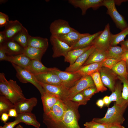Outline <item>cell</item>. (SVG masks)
Returning a JSON list of instances; mask_svg holds the SVG:
<instances>
[{"label":"cell","mask_w":128,"mask_h":128,"mask_svg":"<svg viewBox=\"0 0 128 128\" xmlns=\"http://www.w3.org/2000/svg\"><path fill=\"white\" fill-rule=\"evenodd\" d=\"M65 101L66 108L62 119L57 122H43L47 128H81L78 123L80 116L78 108L80 105L70 100Z\"/></svg>","instance_id":"obj_1"},{"label":"cell","mask_w":128,"mask_h":128,"mask_svg":"<svg viewBox=\"0 0 128 128\" xmlns=\"http://www.w3.org/2000/svg\"><path fill=\"white\" fill-rule=\"evenodd\" d=\"M0 94L14 105L26 98L16 82L12 79L8 80L3 73H0Z\"/></svg>","instance_id":"obj_2"},{"label":"cell","mask_w":128,"mask_h":128,"mask_svg":"<svg viewBox=\"0 0 128 128\" xmlns=\"http://www.w3.org/2000/svg\"><path fill=\"white\" fill-rule=\"evenodd\" d=\"M127 107L121 106L115 103L112 107L108 109L104 117L94 118L92 120L97 123L107 124H114L121 125L125 120L123 114Z\"/></svg>","instance_id":"obj_3"},{"label":"cell","mask_w":128,"mask_h":128,"mask_svg":"<svg viewBox=\"0 0 128 128\" xmlns=\"http://www.w3.org/2000/svg\"><path fill=\"white\" fill-rule=\"evenodd\" d=\"M11 64L16 71V76L21 82L23 83H30L36 87L41 95L43 93L45 90L37 80L33 73L27 69L14 64Z\"/></svg>","instance_id":"obj_4"},{"label":"cell","mask_w":128,"mask_h":128,"mask_svg":"<svg viewBox=\"0 0 128 128\" xmlns=\"http://www.w3.org/2000/svg\"><path fill=\"white\" fill-rule=\"evenodd\" d=\"M103 5L107 8V14L110 16L117 28L122 31L128 27L123 17L117 10L114 0H104Z\"/></svg>","instance_id":"obj_5"},{"label":"cell","mask_w":128,"mask_h":128,"mask_svg":"<svg viewBox=\"0 0 128 128\" xmlns=\"http://www.w3.org/2000/svg\"><path fill=\"white\" fill-rule=\"evenodd\" d=\"M66 108L65 101L59 99L47 114L44 113L43 122H57L62 119Z\"/></svg>","instance_id":"obj_6"},{"label":"cell","mask_w":128,"mask_h":128,"mask_svg":"<svg viewBox=\"0 0 128 128\" xmlns=\"http://www.w3.org/2000/svg\"><path fill=\"white\" fill-rule=\"evenodd\" d=\"M49 70L56 74L61 80L63 86L68 89L73 86L82 77L74 72L62 71L55 67L49 68Z\"/></svg>","instance_id":"obj_7"},{"label":"cell","mask_w":128,"mask_h":128,"mask_svg":"<svg viewBox=\"0 0 128 128\" xmlns=\"http://www.w3.org/2000/svg\"><path fill=\"white\" fill-rule=\"evenodd\" d=\"M95 86L90 75L83 76L68 90L66 100H70L75 95L86 88Z\"/></svg>","instance_id":"obj_8"},{"label":"cell","mask_w":128,"mask_h":128,"mask_svg":"<svg viewBox=\"0 0 128 128\" xmlns=\"http://www.w3.org/2000/svg\"><path fill=\"white\" fill-rule=\"evenodd\" d=\"M111 34L110 25L108 23L102 33L93 41L91 45L96 48L106 51L110 46Z\"/></svg>","instance_id":"obj_9"},{"label":"cell","mask_w":128,"mask_h":128,"mask_svg":"<svg viewBox=\"0 0 128 128\" xmlns=\"http://www.w3.org/2000/svg\"><path fill=\"white\" fill-rule=\"evenodd\" d=\"M49 29L51 36L54 37L66 34L75 30L70 26L68 22L60 19L52 22Z\"/></svg>","instance_id":"obj_10"},{"label":"cell","mask_w":128,"mask_h":128,"mask_svg":"<svg viewBox=\"0 0 128 128\" xmlns=\"http://www.w3.org/2000/svg\"><path fill=\"white\" fill-rule=\"evenodd\" d=\"M50 40L52 46L53 53L52 57L53 58L61 56L64 57L71 50V47L56 37L51 36Z\"/></svg>","instance_id":"obj_11"},{"label":"cell","mask_w":128,"mask_h":128,"mask_svg":"<svg viewBox=\"0 0 128 128\" xmlns=\"http://www.w3.org/2000/svg\"><path fill=\"white\" fill-rule=\"evenodd\" d=\"M101 78L104 85L112 92L115 90V82L118 75L111 69L102 67L99 71Z\"/></svg>","instance_id":"obj_12"},{"label":"cell","mask_w":128,"mask_h":128,"mask_svg":"<svg viewBox=\"0 0 128 128\" xmlns=\"http://www.w3.org/2000/svg\"><path fill=\"white\" fill-rule=\"evenodd\" d=\"M103 0H69V3L76 8H79L82 10V14L85 15L87 10L92 8L96 10L103 6Z\"/></svg>","instance_id":"obj_13"},{"label":"cell","mask_w":128,"mask_h":128,"mask_svg":"<svg viewBox=\"0 0 128 128\" xmlns=\"http://www.w3.org/2000/svg\"><path fill=\"white\" fill-rule=\"evenodd\" d=\"M33 74L39 82L49 85L63 86L58 75L50 70Z\"/></svg>","instance_id":"obj_14"},{"label":"cell","mask_w":128,"mask_h":128,"mask_svg":"<svg viewBox=\"0 0 128 128\" xmlns=\"http://www.w3.org/2000/svg\"><path fill=\"white\" fill-rule=\"evenodd\" d=\"M90 34L88 33H81L75 30L66 34L55 37L72 47L81 38Z\"/></svg>","instance_id":"obj_15"},{"label":"cell","mask_w":128,"mask_h":128,"mask_svg":"<svg viewBox=\"0 0 128 128\" xmlns=\"http://www.w3.org/2000/svg\"><path fill=\"white\" fill-rule=\"evenodd\" d=\"M37 103V99L35 97L26 98L24 100L14 105L15 108L18 114L23 113H32L33 108Z\"/></svg>","instance_id":"obj_16"},{"label":"cell","mask_w":128,"mask_h":128,"mask_svg":"<svg viewBox=\"0 0 128 128\" xmlns=\"http://www.w3.org/2000/svg\"><path fill=\"white\" fill-rule=\"evenodd\" d=\"M3 31L6 41L12 39L14 36L22 29L24 26L18 20H10L5 27Z\"/></svg>","instance_id":"obj_17"},{"label":"cell","mask_w":128,"mask_h":128,"mask_svg":"<svg viewBox=\"0 0 128 128\" xmlns=\"http://www.w3.org/2000/svg\"><path fill=\"white\" fill-rule=\"evenodd\" d=\"M44 113L48 114L60 98L58 96L50 93L46 91L41 95Z\"/></svg>","instance_id":"obj_18"},{"label":"cell","mask_w":128,"mask_h":128,"mask_svg":"<svg viewBox=\"0 0 128 128\" xmlns=\"http://www.w3.org/2000/svg\"><path fill=\"white\" fill-rule=\"evenodd\" d=\"M39 83L46 91L58 96L63 100H66L68 89L63 86L51 85Z\"/></svg>","instance_id":"obj_19"},{"label":"cell","mask_w":128,"mask_h":128,"mask_svg":"<svg viewBox=\"0 0 128 128\" xmlns=\"http://www.w3.org/2000/svg\"><path fill=\"white\" fill-rule=\"evenodd\" d=\"M95 49V47L93 45H92L89 49L80 56L73 64L69 65V67H67L65 71L74 72L77 71L83 66L90 55Z\"/></svg>","instance_id":"obj_20"},{"label":"cell","mask_w":128,"mask_h":128,"mask_svg":"<svg viewBox=\"0 0 128 128\" xmlns=\"http://www.w3.org/2000/svg\"><path fill=\"white\" fill-rule=\"evenodd\" d=\"M2 45L5 48L8 55H16L24 53V48L12 39L6 40Z\"/></svg>","instance_id":"obj_21"},{"label":"cell","mask_w":128,"mask_h":128,"mask_svg":"<svg viewBox=\"0 0 128 128\" xmlns=\"http://www.w3.org/2000/svg\"><path fill=\"white\" fill-rule=\"evenodd\" d=\"M102 62L90 64L81 66L74 72L82 76L90 75L96 72L99 71L102 67Z\"/></svg>","instance_id":"obj_22"},{"label":"cell","mask_w":128,"mask_h":128,"mask_svg":"<svg viewBox=\"0 0 128 128\" xmlns=\"http://www.w3.org/2000/svg\"><path fill=\"white\" fill-rule=\"evenodd\" d=\"M15 119L19 120L20 123L32 125L36 128H39L40 126V124L37 120L35 115L32 113L18 114L17 116Z\"/></svg>","instance_id":"obj_23"},{"label":"cell","mask_w":128,"mask_h":128,"mask_svg":"<svg viewBox=\"0 0 128 128\" xmlns=\"http://www.w3.org/2000/svg\"><path fill=\"white\" fill-rule=\"evenodd\" d=\"M49 46L47 38L30 36L28 41L27 46L33 47L46 51Z\"/></svg>","instance_id":"obj_24"},{"label":"cell","mask_w":128,"mask_h":128,"mask_svg":"<svg viewBox=\"0 0 128 128\" xmlns=\"http://www.w3.org/2000/svg\"><path fill=\"white\" fill-rule=\"evenodd\" d=\"M7 61L27 69L31 60L24 53L14 55H8Z\"/></svg>","instance_id":"obj_25"},{"label":"cell","mask_w":128,"mask_h":128,"mask_svg":"<svg viewBox=\"0 0 128 128\" xmlns=\"http://www.w3.org/2000/svg\"><path fill=\"white\" fill-rule=\"evenodd\" d=\"M106 58L105 51L95 48L82 66L93 63L101 62Z\"/></svg>","instance_id":"obj_26"},{"label":"cell","mask_w":128,"mask_h":128,"mask_svg":"<svg viewBox=\"0 0 128 128\" xmlns=\"http://www.w3.org/2000/svg\"><path fill=\"white\" fill-rule=\"evenodd\" d=\"M99 31L92 34L84 37L81 38L74 46L71 47V50L84 48L91 45L93 41L102 32Z\"/></svg>","instance_id":"obj_27"},{"label":"cell","mask_w":128,"mask_h":128,"mask_svg":"<svg viewBox=\"0 0 128 128\" xmlns=\"http://www.w3.org/2000/svg\"><path fill=\"white\" fill-rule=\"evenodd\" d=\"M92 46L83 48L71 50L68 52L66 56L64 57V61L69 63L70 65L72 64L80 56L89 49Z\"/></svg>","instance_id":"obj_28"},{"label":"cell","mask_w":128,"mask_h":128,"mask_svg":"<svg viewBox=\"0 0 128 128\" xmlns=\"http://www.w3.org/2000/svg\"><path fill=\"white\" fill-rule=\"evenodd\" d=\"M46 51L42 50L27 46L24 48L23 53L31 60H36L41 61L42 57Z\"/></svg>","instance_id":"obj_29"},{"label":"cell","mask_w":128,"mask_h":128,"mask_svg":"<svg viewBox=\"0 0 128 128\" xmlns=\"http://www.w3.org/2000/svg\"><path fill=\"white\" fill-rule=\"evenodd\" d=\"M30 36L27 29L24 27L12 39L16 41L24 48L27 46V44Z\"/></svg>","instance_id":"obj_30"},{"label":"cell","mask_w":128,"mask_h":128,"mask_svg":"<svg viewBox=\"0 0 128 128\" xmlns=\"http://www.w3.org/2000/svg\"><path fill=\"white\" fill-rule=\"evenodd\" d=\"M49 69L44 65L41 61L31 60L27 69L35 74L49 70Z\"/></svg>","instance_id":"obj_31"},{"label":"cell","mask_w":128,"mask_h":128,"mask_svg":"<svg viewBox=\"0 0 128 128\" xmlns=\"http://www.w3.org/2000/svg\"><path fill=\"white\" fill-rule=\"evenodd\" d=\"M118 79L123 83L120 106H128V80L118 75Z\"/></svg>","instance_id":"obj_32"},{"label":"cell","mask_w":128,"mask_h":128,"mask_svg":"<svg viewBox=\"0 0 128 128\" xmlns=\"http://www.w3.org/2000/svg\"><path fill=\"white\" fill-rule=\"evenodd\" d=\"M106 51L107 58H113L120 60L124 52L121 46H110Z\"/></svg>","instance_id":"obj_33"},{"label":"cell","mask_w":128,"mask_h":128,"mask_svg":"<svg viewBox=\"0 0 128 128\" xmlns=\"http://www.w3.org/2000/svg\"><path fill=\"white\" fill-rule=\"evenodd\" d=\"M121 82L115 84V90L109 96L110 103L113 101H115L116 104L120 106L123 86Z\"/></svg>","instance_id":"obj_34"},{"label":"cell","mask_w":128,"mask_h":128,"mask_svg":"<svg viewBox=\"0 0 128 128\" xmlns=\"http://www.w3.org/2000/svg\"><path fill=\"white\" fill-rule=\"evenodd\" d=\"M111 69L118 75L128 79L126 62L121 60L118 62Z\"/></svg>","instance_id":"obj_35"},{"label":"cell","mask_w":128,"mask_h":128,"mask_svg":"<svg viewBox=\"0 0 128 128\" xmlns=\"http://www.w3.org/2000/svg\"><path fill=\"white\" fill-rule=\"evenodd\" d=\"M14 105L4 96H0V115L7 113L11 109L14 108Z\"/></svg>","instance_id":"obj_36"},{"label":"cell","mask_w":128,"mask_h":128,"mask_svg":"<svg viewBox=\"0 0 128 128\" xmlns=\"http://www.w3.org/2000/svg\"><path fill=\"white\" fill-rule=\"evenodd\" d=\"M128 35V27L120 32L115 34H111L110 46H115L124 40L126 36Z\"/></svg>","instance_id":"obj_37"},{"label":"cell","mask_w":128,"mask_h":128,"mask_svg":"<svg viewBox=\"0 0 128 128\" xmlns=\"http://www.w3.org/2000/svg\"><path fill=\"white\" fill-rule=\"evenodd\" d=\"M96 88V93L103 92L107 89L104 85L102 81L99 71L97 72L90 75Z\"/></svg>","instance_id":"obj_38"},{"label":"cell","mask_w":128,"mask_h":128,"mask_svg":"<svg viewBox=\"0 0 128 128\" xmlns=\"http://www.w3.org/2000/svg\"><path fill=\"white\" fill-rule=\"evenodd\" d=\"M70 100L78 103L80 105H86L89 101L84 97L82 91L77 94Z\"/></svg>","instance_id":"obj_39"},{"label":"cell","mask_w":128,"mask_h":128,"mask_svg":"<svg viewBox=\"0 0 128 128\" xmlns=\"http://www.w3.org/2000/svg\"><path fill=\"white\" fill-rule=\"evenodd\" d=\"M96 88L95 86L89 87L81 91L84 97L89 100L95 93H96Z\"/></svg>","instance_id":"obj_40"},{"label":"cell","mask_w":128,"mask_h":128,"mask_svg":"<svg viewBox=\"0 0 128 128\" xmlns=\"http://www.w3.org/2000/svg\"><path fill=\"white\" fill-rule=\"evenodd\" d=\"M120 61L113 58H107L102 62V67L111 69L118 62Z\"/></svg>","instance_id":"obj_41"},{"label":"cell","mask_w":128,"mask_h":128,"mask_svg":"<svg viewBox=\"0 0 128 128\" xmlns=\"http://www.w3.org/2000/svg\"><path fill=\"white\" fill-rule=\"evenodd\" d=\"M84 125L88 128H106L107 124L97 123L92 120L85 123Z\"/></svg>","instance_id":"obj_42"},{"label":"cell","mask_w":128,"mask_h":128,"mask_svg":"<svg viewBox=\"0 0 128 128\" xmlns=\"http://www.w3.org/2000/svg\"><path fill=\"white\" fill-rule=\"evenodd\" d=\"M9 20L8 16L1 12H0V27H5L7 24Z\"/></svg>","instance_id":"obj_43"},{"label":"cell","mask_w":128,"mask_h":128,"mask_svg":"<svg viewBox=\"0 0 128 128\" xmlns=\"http://www.w3.org/2000/svg\"><path fill=\"white\" fill-rule=\"evenodd\" d=\"M7 55L6 51L3 46L2 45H0V61H7L8 56Z\"/></svg>","instance_id":"obj_44"},{"label":"cell","mask_w":128,"mask_h":128,"mask_svg":"<svg viewBox=\"0 0 128 128\" xmlns=\"http://www.w3.org/2000/svg\"><path fill=\"white\" fill-rule=\"evenodd\" d=\"M20 123V122L19 120L15 119L12 122L6 123L3 126L5 128H14L16 125Z\"/></svg>","instance_id":"obj_45"},{"label":"cell","mask_w":128,"mask_h":128,"mask_svg":"<svg viewBox=\"0 0 128 128\" xmlns=\"http://www.w3.org/2000/svg\"><path fill=\"white\" fill-rule=\"evenodd\" d=\"M123 49L124 52L128 51V39L124 40L119 43Z\"/></svg>","instance_id":"obj_46"},{"label":"cell","mask_w":128,"mask_h":128,"mask_svg":"<svg viewBox=\"0 0 128 128\" xmlns=\"http://www.w3.org/2000/svg\"><path fill=\"white\" fill-rule=\"evenodd\" d=\"M8 114L9 117H16L18 115L17 111L15 108L10 109L8 112Z\"/></svg>","instance_id":"obj_47"},{"label":"cell","mask_w":128,"mask_h":128,"mask_svg":"<svg viewBox=\"0 0 128 128\" xmlns=\"http://www.w3.org/2000/svg\"><path fill=\"white\" fill-rule=\"evenodd\" d=\"M1 116L0 119L1 121L4 123H6L7 121L9 119V117L8 114H7V113H3Z\"/></svg>","instance_id":"obj_48"},{"label":"cell","mask_w":128,"mask_h":128,"mask_svg":"<svg viewBox=\"0 0 128 128\" xmlns=\"http://www.w3.org/2000/svg\"><path fill=\"white\" fill-rule=\"evenodd\" d=\"M6 39L3 31L0 32V45H2L6 41Z\"/></svg>","instance_id":"obj_49"},{"label":"cell","mask_w":128,"mask_h":128,"mask_svg":"<svg viewBox=\"0 0 128 128\" xmlns=\"http://www.w3.org/2000/svg\"><path fill=\"white\" fill-rule=\"evenodd\" d=\"M123 127L120 124H107L106 128H123Z\"/></svg>","instance_id":"obj_50"},{"label":"cell","mask_w":128,"mask_h":128,"mask_svg":"<svg viewBox=\"0 0 128 128\" xmlns=\"http://www.w3.org/2000/svg\"><path fill=\"white\" fill-rule=\"evenodd\" d=\"M103 100L104 102L105 105L108 107L110 104L109 96H106L103 98Z\"/></svg>","instance_id":"obj_51"},{"label":"cell","mask_w":128,"mask_h":128,"mask_svg":"<svg viewBox=\"0 0 128 128\" xmlns=\"http://www.w3.org/2000/svg\"><path fill=\"white\" fill-rule=\"evenodd\" d=\"M121 60L128 62V51L124 52L121 56Z\"/></svg>","instance_id":"obj_52"},{"label":"cell","mask_w":128,"mask_h":128,"mask_svg":"<svg viewBox=\"0 0 128 128\" xmlns=\"http://www.w3.org/2000/svg\"><path fill=\"white\" fill-rule=\"evenodd\" d=\"M96 104L100 108H101L105 105L103 99H99L98 100L96 103Z\"/></svg>","instance_id":"obj_53"},{"label":"cell","mask_w":128,"mask_h":128,"mask_svg":"<svg viewBox=\"0 0 128 128\" xmlns=\"http://www.w3.org/2000/svg\"><path fill=\"white\" fill-rule=\"evenodd\" d=\"M115 1L117 2H118L115 3V4H116L117 5H119L120 4H121L122 2H125L126 1H127V0H116Z\"/></svg>","instance_id":"obj_54"},{"label":"cell","mask_w":128,"mask_h":128,"mask_svg":"<svg viewBox=\"0 0 128 128\" xmlns=\"http://www.w3.org/2000/svg\"><path fill=\"white\" fill-rule=\"evenodd\" d=\"M8 0H0V4H1L2 3H5Z\"/></svg>","instance_id":"obj_55"},{"label":"cell","mask_w":128,"mask_h":128,"mask_svg":"<svg viewBox=\"0 0 128 128\" xmlns=\"http://www.w3.org/2000/svg\"><path fill=\"white\" fill-rule=\"evenodd\" d=\"M15 128H23V127L22 126L20 125L19 124L17 125Z\"/></svg>","instance_id":"obj_56"},{"label":"cell","mask_w":128,"mask_h":128,"mask_svg":"<svg viewBox=\"0 0 128 128\" xmlns=\"http://www.w3.org/2000/svg\"><path fill=\"white\" fill-rule=\"evenodd\" d=\"M126 68L127 72L128 75V62H126Z\"/></svg>","instance_id":"obj_57"},{"label":"cell","mask_w":128,"mask_h":128,"mask_svg":"<svg viewBox=\"0 0 128 128\" xmlns=\"http://www.w3.org/2000/svg\"><path fill=\"white\" fill-rule=\"evenodd\" d=\"M0 128H5L3 126L2 127V126H0Z\"/></svg>","instance_id":"obj_58"},{"label":"cell","mask_w":128,"mask_h":128,"mask_svg":"<svg viewBox=\"0 0 128 128\" xmlns=\"http://www.w3.org/2000/svg\"><path fill=\"white\" fill-rule=\"evenodd\" d=\"M87 128V127H85V128Z\"/></svg>","instance_id":"obj_59"},{"label":"cell","mask_w":128,"mask_h":128,"mask_svg":"<svg viewBox=\"0 0 128 128\" xmlns=\"http://www.w3.org/2000/svg\"><path fill=\"white\" fill-rule=\"evenodd\" d=\"M123 128H125L124 127H123Z\"/></svg>","instance_id":"obj_60"},{"label":"cell","mask_w":128,"mask_h":128,"mask_svg":"<svg viewBox=\"0 0 128 128\" xmlns=\"http://www.w3.org/2000/svg\"></svg>","instance_id":"obj_61"}]
</instances>
